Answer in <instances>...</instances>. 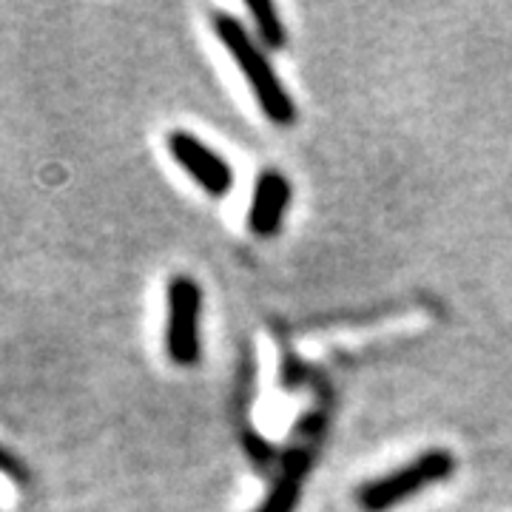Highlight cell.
I'll use <instances>...</instances> for the list:
<instances>
[{
	"mask_svg": "<svg viewBox=\"0 0 512 512\" xmlns=\"http://www.w3.org/2000/svg\"><path fill=\"white\" fill-rule=\"evenodd\" d=\"M248 12L256 23V32L262 37V43L268 49H282L288 43V32H285V23L279 20L274 3L268 0H248Z\"/></svg>",
	"mask_w": 512,
	"mask_h": 512,
	"instance_id": "obj_7",
	"label": "cell"
},
{
	"mask_svg": "<svg viewBox=\"0 0 512 512\" xmlns=\"http://www.w3.org/2000/svg\"><path fill=\"white\" fill-rule=\"evenodd\" d=\"M165 308V353L177 367H194L202 359V288L191 276H174Z\"/></svg>",
	"mask_w": 512,
	"mask_h": 512,
	"instance_id": "obj_3",
	"label": "cell"
},
{
	"mask_svg": "<svg viewBox=\"0 0 512 512\" xmlns=\"http://www.w3.org/2000/svg\"><path fill=\"white\" fill-rule=\"evenodd\" d=\"M0 476L9 478V481L18 484V487H26V484H29V470H26V464H23L12 450H6V447H0Z\"/></svg>",
	"mask_w": 512,
	"mask_h": 512,
	"instance_id": "obj_8",
	"label": "cell"
},
{
	"mask_svg": "<svg viewBox=\"0 0 512 512\" xmlns=\"http://www.w3.org/2000/svg\"><path fill=\"white\" fill-rule=\"evenodd\" d=\"M453 473H456V456L450 450L433 447L407 461L399 470L365 481L356 490V504L362 507V512H387L404 504L407 498L447 481Z\"/></svg>",
	"mask_w": 512,
	"mask_h": 512,
	"instance_id": "obj_2",
	"label": "cell"
},
{
	"mask_svg": "<svg viewBox=\"0 0 512 512\" xmlns=\"http://www.w3.org/2000/svg\"><path fill=\"white\" fill-rule=\"evenodd\" d=\"M291 180L276 171L268 168L256 177L254 197H251V208H248V228L254 237H276L285 214H288V205H291Z\"/></svg>",
	"mask_w": 512,
	"mask_h": 512,
	"instance_id": "obj_5",
	"label": "cell"
},
{
	"mask_svg": "<svg viewBox=\"0 0 512 512\" xmlns=\"http://www.w3.org/2000/svg\"><path fill=\"white\" fill-rule=\"evenodd\" d=\"M214 32L222 40V46L228 49V55L234 57L242 77L248 80V86H251L262 114L274 126H293L296 123V103H293V97L285 89V83L276 77L268 55L256 46L254 37L248 35V29L234 15L217 12L214 15Z\"/></svg>",
	"mask_w": 512,
	"mask_h": 512,
	"instance_id": "obj_1",
	"label": "cell"
},
{
	"mask_svg": "<svg viewBox=\"0 0 512 512\" xmlns=\"http://www.w3.org/2000/svg\"><path fill=\"white\" fill-rule=\"evenodd\" d=\"M165 148H168L171 160L180 165L205 194L225 197L234 188V168L228 165L222 154H217L211 146H205L197 134L183 131V128L168 131Z\"/></svg>",
	"mask_w": 512,
	"mask_h": 512,
	"instance_id": "obj_4",
	"label": "cell"
},
{
	"mask_svg": "<svg viewBox=\"0 0 512 512\" xmlns=\"http://www.w3.org/2000/svg\"><path fill=\"white\" fill-rule=\"evenodd\" d=\"M308 473V458L305 453H293L285 461V473L276 478L274 487L268 490L265 501L256 512H296L299 495H302V481Z\"/></svg>",
	"mask_w": 512,
	"mask_h": 512,
	"instance_id": "obj_6",
	"label": "cell"
}]
</instances>
